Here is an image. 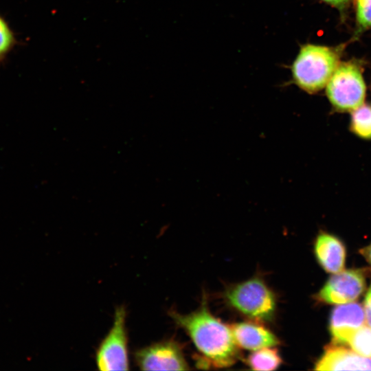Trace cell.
Segmentation results:
<instances>
[{
  "label": "cell",
  "instance_id": "obj_1",
  "mask_svg": "<svg viewBox=\"0 0 371 371\" xmlns=\"http://www.w3.org/2000/svg\"><path fill=\"white\" fill-rule=\"evenodd\" d=\"M169 315L188 334L199 351L212 366L227 368L239 359V347L230 326L211 314L205 302L189 314L172 311Z\"/></svg>",
  "mask_w": 371,
  "mask_h": 371
},
{
  "label": "cell",
  "instance_id": "obj_2",
  "mask_svg": "<svg viewBox=\"0 0 371 371\" xmlns=\"http://www.w3.org/2000/svg\"><path fill=\"white\" fill-rule=\"evenodd\" d=\"M339 65V56L333 49L306 45L293 64V78L301 89L310 93H315L326 86Z\"/></svg>",
  "mask_w": 371,
  "mask_h": 371
},
{
  "label": "cell",
  "instance_id": "obj_3",
  "mask_svg": "<svg viewBox=\"0 0 371 371\" xmlns=\"http://www.w3.org/2000/svg\"><path fill=\"white\" fill-rule=\"evenodd\" d=\"M229 306L254 320L271 321L276 309V299L264 280L254 277L232 285L225 292Z\"/></svg>",
  "mask_w": 371,
  "mask_h": 371
},
{
  "label": "cell",
  "instance_id": "obj_4",
  "mask_svg": "<svg viewBox=\"0 0 371 371\" xmlns=\"http://www.w3.org/2000/svg\"><path fill=\"white\" fill-rule=\"evenodd\" d=\"M366 87L359 68L353 63L339 64L326 85V95L339 112H352L364 103Z\"/></svg>",
  "mask_w": 371,
  "mask_h": 371
},
{
  "label": "cell",
  "instance_id": "obj_5",
  "mask_svg": "<svg viewBox=\"0 0 371 371\" xmlns=\"http://www.w3.org/2000/svg\"><path fill=\"white\" fill-rule=\"evenodd\" d=\"M126 312L124 306L115 309L113 324L96 351V364L100 370H128Z\"/></svg>",
  "mask_w": 371,
  "mask_h": 371
},
{
  "label": "cell",
  "instance_id": "obj_6",
  "mask_svg": "<svg viewBox=\"0 0 371 371\" xmlns=\"http://www.w3.org/2000/svg\"><path fill=\"white\" fill-rule=\"evenodd\" d=\"M134 355L142 370H189L180 345L173 340L151 344L136 350Z\"/></svg>",
  "mask_w": 371,
  "mask_h": 371
},
{
  "label": "cell",
  "instance_id": "obj_7",
  "mask_svg": "<svg viewBox=\"0 0 371 371\" xmlns=\"http://www.w3.org/2000/svg\"><path fill=\"white\" fill-rule=\"evenodd\" d=\"M366 280L360 269H348L332 276L317 295L328 304H342L357 300L363 292Z\"/></svg>",
  "mask_w": 371,
  "mask_h": 371
},
{
  "label": "cell",
  "instance_id": "obj_8",
  "mask_svg": "<svg viewBox=\"0 0 371 371\" xmlns=\"http://www.w3.org/2000/svg\"><path fill=\"white\" fill-rule=\"evenodd\" d=\"M365 312L361 304L355 302L342 304L332 313L330 330L335 342L348 344L354 333L365 324Z\"/></svg>",
  "mask_w": 371,
  "mask_h": 371
},
{
  "label": "cell",
  "instance_id": "obj_9",
  "mask_svg": "<svg viewBox=\"0 0 371 371\" xmlns=\"http://www.w3.org/2000/svg\"><path fill=\"white\" fill-rule=\"evenodd\" d=\"M230 328L235 341L240 348L254 351L280 344L278 338L271 330L256 322L234 323Z\"/></svg>",
  "mask_w": 371,
  "mask_h": 371
},
{
  "label": "cell",
  "instance_id": "obj_10",
  "mask_svg": "<svg viewBox=\"0 0 371 371\" xmlns=\"http://www.w3.org/2000/svg\"><path fill=\"white\" fill-rule=\"evenodd\" d=\"M315 369L371 370V359L360 356L353 350L332 346L326 350L323 356L316 363Z\"/></svg>",
  "mask_w": 371,
  "mask_h": 371
},
{
  "label": "cell",
  "instance_id": "obj_11",
  "mask_svg": "<svg viewBox=\"0 0 371 371\" xmlns=\"http://www.w3.org/2000/svg\"><path fill=\"white\" fill-rule=\"evenodd\" d=\"M315 253L318 262L325 271L336 273L343 270L346 251L337 238L327 233H320L315 240Z\"/></svg>",
  "mask_w": 371,
  "mask_h": 371
},
{
  "label": "cell",
  "instance_id": "obj_12",
  "mask_svg": "<svg viewBox=\"0 0 371 371\" xmlns=\"http://www.w3.org/2000/svg\"><path fill=\"white\" fill-rule=\"evenodd\" d=\"M247 363L254 370H275L282 360L276 348L266 347L254 350L248 357Z\"/></svg>",
  "mask_w": 371,
  "mask_h": 371
},
{
  "label": "cell",
  "instance_id": "obj_13",
  "mask_svg": "<svg viewBox=\"0 0 371 371\" xmlns=\"http://www.w3.org/2000/svg\"><path fill=\"white\" fill-rule=\"evenodd\" d=\"M351 113L350 130L362 139H371V105L363 103Z\"/></svg>",
  "mask_w": 371,
  "mask_h": 371
},
{
  "label": "cell",
  "instance_id": "obj_14",
  "mask_svg": "<svg viewBox=\"0 0 371 371\" xmlns=\"http://www.w3.org/2000/svg\"><path fill=\"white\" fill-rule=\"evenodd\" d=\"M348 344L357 354L371 359V326L364 324L357 329Z\"/></svg>",
  "mask_w": 371,
  "mask_h": 371
},
{
  "label": "cell",
  "instance_id": "obj_15",
  "mask_svg": "<svg viewBox=\"0 0 371 371\" xmlns=\"http://www.w3.org/2000/svg\"><path fill=\"white\" fill-rule=\"evenodd\" d=\"M15 43L14 34L6 21L0 16V59L13 47Z\"/></svg>",
  "mask_w": 371,
  "mask_h": 371
},
{
  "label": "cell",
  "instance_id": "obj_16",
  "mask_svg": "<svg viewBox=\"0 0 371 371\" xmlns=\"http://www.w3.org/2000/svg\"><path fill=\"white\" fill-rule=\"evenodd\" d=\"M357 20L362 28L371 27V0H355Z\"/></svg>",
  "mask_w": 371,
  "mask_h": 371
},
{
  "label": "cell",
  "instance_id": "obj_17",
  "mask_svg": "<svg viewBox=\"0 0 371 371\" xmlns=\"http://www.w3.org/2000/svg\"><path fill=\"white\" fill-rule=\"evenodd\" d=\"M364 312L366 322L370 326H371V284L368 291L366 293V295L365 297Z\"/></svg>",
  "mask_w": 371,
  "mask_h": 371
},
{
  "label": "cell",
  "instance_id": "obj_18",
  "mask_svg": "<svg viewBox=\"0 0 371 371\" xmlns=\"http://www.w3.org/2000/svg\"><path fill=\"white\" fill-rule=\"evenodd\" d=\"M322 1L339 8H341L344 6H345L349 1V0H322Z\"/></svg>",
  "mask_w": 371,
  "mask_h": 371
},
{
  "label": "cell",
  "instance_id": "obj_19",
  "mask_svg": "<svg viewBox=\"0 0 371 371\" xmlns=\"http://www.w3.org/2000/svg\"><path fill=\"white\" fill-rule=\"evenodd\" d=\"M361 253L371 263V245L361 250Z\"/></svg>",
  "mask_w": 371,
  "mask_h": 371
}]
</instances>
